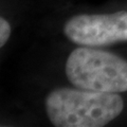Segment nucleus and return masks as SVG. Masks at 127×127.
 Masks as SVG:
<instances>
[{
  "label": "nucleus",
  "mask_w": 127,
  "mask_h": 127,
  "mask_svg": "<svg viewBox=\"0 0 127 127\" xmlns=\"http://www.w3.org/2000/svg\"><path fill=\"white\" fill-rule=\"evenodd\" d=\"M64 33L72 42L86 47L127 41V11L76 15L66 22Z\"/></svg>",
  "instance_id": "3"
},
{
  "label": "nucleus",
  "mask_w": 127,
  "mask_h": 127,
  "mask_svg": "<svg viewBox=\"0 0 127 127\" xmlns=\"http://www.w3.org/2000/svg\"><path fill=\"white\" fill-rule=\"evenodd\" d=\"M66 75L81 89L108 93L127 91V61L92 47H79L71 52Z\"/></svg>",
  "instance_id": "2"
},
{
  "label": "nucleus",
  "mask_w": 127,
  "mask_h": 127,
  "mask_svg": "<svg viewBox=\"0 0 127 127\" xmlns=\"http://www.w3.org/2000/svg\"><path fill=\"white\" fill-rule=\"evenodd\" d=\"M45 103L48 118L56 127H102L124 109L120 94L81 88L55 89Z\"/></svg>",
  "instance_id": "1"
},
{
  "label": "nucleus",
  "mask_w": 127,
  "mask_h": 127,
  "mask_svg": "<svg viewBox=\"0 0 127 127\" xmlns=\"http://www.w3.org/2000/svg\"><path fill=\"white\" fill-rule=\"evenodd\" d=\"M11 35V26L4 18L0 19V46L3 47L6 43Z\"/></svg>",
  "instance_id": "4"
}]
</instances>
